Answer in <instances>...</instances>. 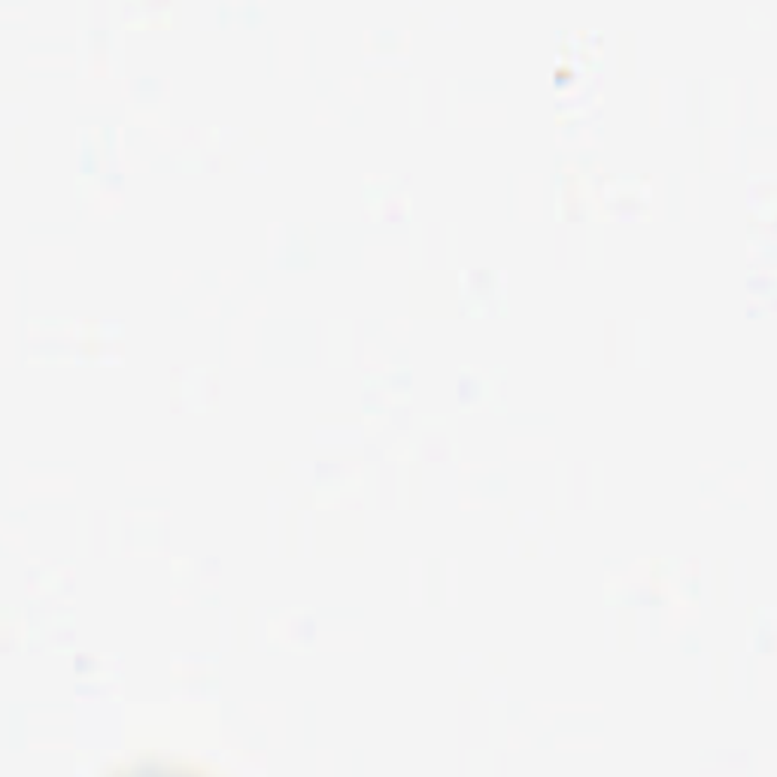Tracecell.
<instances>
[{
	"mask_svg": "<svg viewBox=\"0 0 777 777\" xmlns=\"http://www.w3.org/2000/svg\"><path fill=\"white\" fill-rule=\"evenodd\" d=\"M113 777H210L201 768L185 763H173V759H161V756H152V759H134V763L121 765L113 771Z\"/></svg>",
	"mask_w": 777,
	"mask_h": 777,
	"instance_id": "cell-1",
	"label": "cell"
}]
</instances>
